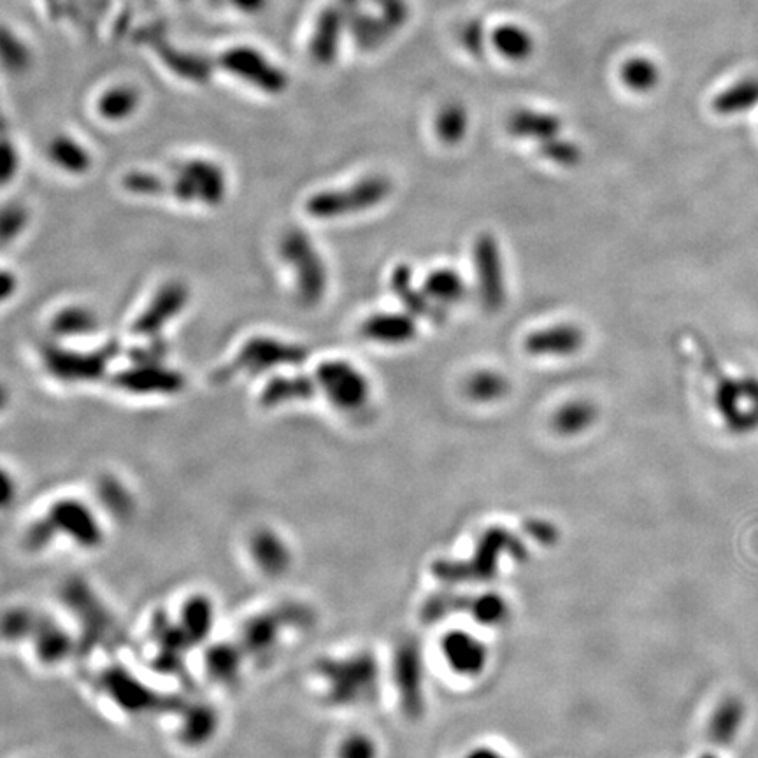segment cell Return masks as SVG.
Masks as SVG:
<instances>
[{"label":"cell","mask_w":758,"mask_h":758,"mask_svg":"<svg viewBox=\"0 0 758 758\" xmlns=\"http://www.w3.org/2000/svg\"><path fill=\"white\" fill-rule=\"evenodd\" d=\"M111 348L104 350L76 351L50 346L44 350V364L53 378L65 383H86L101 378L108 369Z\"/></svg>","instance_id":"obj_10"},{"label":"cell","mask_w":758,"mask_h":758,"mask_svg":"<svg viewBox=\"0 0 758 758\" xmlns=\"http://www.w3.org/2000/svg\"><path fill=\"white\" fill-rule=\"evenodd\" d=\"M443 651L448 664L462 676H476L487 664V650L467 632L455 630L444 637Z\"/></svg>","instance_id":"obj_19"},{"label":"cell","mask_w":758,"mask_h":758,"mask_svg":"<svg viewBox=\"0 0 758 758\" xmlns=\"http://www.w3.org/2000/svg\"><path fill=\"white\" fill-rule=\"evenodd\" d=\"M492 50L506 62L525 64L536 53L534 32L518 22H502L490 30Z\"/></svg>","instance_id":"obj_18"},{"label":"cell","mask_w":758,"mask_h":758,"mask_svg":"<svg viewBox=\"0 0 758 758\" xmlns=\"http://www.w3.org/2000/svg\"><path fill=\"white\" fill-rule=\"evenodd\" d=\"M97 316L90 309L72 306L60 311L53 320V332L62 337H79L92 334L97 329Z\"/></svg>","instance_id":"obj_31"},{"label":"cell","mask_w":758,"mask_h":758,"mask_svg":"<svg viewBox=\"0 0 758 758\" xmlns=\"http://www.w3.org/2000/svg\"><path fill=\"white\" fill-rule=\"evenodd\" d=\"M597 420V408L590 401L576 399L565 402L553 416V427L564 436H574L590 429Z\"/></svg>","instance_id":"obj_27"},{"label":"cell","mask_w":758,"mask_h":758,"mask_svg":"<svg viewBox=\"0 0 758 758\" xmlns=\"http://www.w3.org/2000/svg\"><path fill=\"white\" fill-rule=\"evenodd\" d=\"M227 186L225 171L206 158L181 162L167 178V194L186 204L218 206L227 197Z\"/></svg>","instance_id":"obj_5"},{"label":"cell","mask_w":758,"mask_h":758,"mask_svg":"<svg viewBox=\"0 0 758 758\" xmlns=\"http://www.w3.org/2000/svg\"><path fill=\"white\" fill-rule=\"evenodd\" d=\"M467 758H504L502 755H499L497 751L494 750H487V748H481V750H476L474 753H471L469 757Z\"/></svg>","instance_id":"obj_40"},{"label":"cell","mask_w":758,"mask_h":758,"mask_svg":"<svg viewBox=\"0 0 758 758\" xmlns=\"http://www.w3.org/2000/svg\"><path fill=\"white\" fill-rule=\"evenodd\" d=\"M50 158L58 169L69 174H85L92 164V158L85 146L72 137H57L51 143Z\"/></svg>","instance_id":"obj_29"},{"label":"cell","mask_w":758,"mask_h":758,"mask_svg":"<svg viewBox=\"0 0 758 758\" xmlns=\"http://www.w3.org/2000/svg\"><path fill=\"white\" fill-rule=\"evenodd\" d=\"M390 288H392L395 297L401 301L404 309L411 315L432 318V320L441 318L439 316L441 309L436 308L430 302L422 287H415V278H413V271L409 265H397L395 267L392 276H390Z\"/></svg>","instance_id":"obj_22"},{"label":"cell","mask_w":758,"mask_h":758,"mask_svg":"<svg viewBox=\"0 0 758 758\" xmlns=\"http://www.w3.org/2000/svg\"><path fill=\"white\" fill-rule=\"evenodd\" d=\"M399 676H401V690L406 701H413L418 697V685H420V667H418V658H416L413 648H406L402 651L401 666H399Z\"/></svg>","instance_id":"obj_36"},{"label":"cell","mask_w":758,"mask_h":758,"mask_svg":"<svg viewBox=\"0 0 758 758\" xmlns=\"http://www.w3.org/2000/svg\"><path fill=\"white\" fill-rule=\"evenodd\" d=\"M316 385L327 401L344 413L364 409L371 399V383L357 365L343 358H332L318 365Z\"/></svg>","instance_id":"obj_7"},{"label":"cell","mask_w":758,"mask_h":758,"mask_svg":"<svg viewBox=\"0 0 758 758\" xmlns=\"http://www.w3.org/2000/svg\"><path fill=\"white\" fill-rule=\"evenodd\" d=\"M279 253L294 274L295 292L304 306H318L329 287L327 265L308 234L288 230L281 237Z\"/></svg>","instance_id":"obj_4"},{"label":"cell","mask_w":758,"mask_h":758,"mask_svg":"<svg viewBox=\"0 0 758 758\" xmlns=\"http://www.w3.org/2000/svg\"><path fill=\"white\" fill-rule=\"evenodd\" d=\"M308 353L299 344L281 341L278 337L257 336L241 346L236 358L227 367H223L218 379L234 378L236 374L258 376L265 372L294 367L306 360Z\"/></svg>","instance_id":"obj_6"},{"label":"cell","mask_w":758,"mask_h":758,"mask_svg":"<svg viewBox=\"0 0 758 758\" xmlns=\"http://www.w3.org/2000/svg\"><path fill=\"white\" fill-rule=\"evenodd\" d=\"M460 43L467 53H471L472 57H485L488 48H492L490 46V30H487L485 23L481 20H471L462 27Z\"/></svg>","instance_id":"obj_35"},{"label":"cell","mask_w":758,"mask_h":758,"mask_svg":"<svg viewBox=\"0 0 758 758\" xmlns=\"http://www.w3.org/2000/svg\"><path fill=\"white\" fill-rule=\"evenodd\" d=\"M218 720L220 718L215 709L204 704H197L185 716H179L176 737L179 743L185 744L188 748H201L208 743L209 739L213 741L218 730Z\"/></svg>","instance_id":"obj_23"},{"label":"cell","mask_w":758,"mask_h":758,"mask_svg":"<svg viewBox=\"0 0 758 758\" xmlns=\"http://www.w3.org/2000/svg\"><path fill=\"white\" fill-rule=\"evenodd\" d=\"M722 381L715 388V404L718 413L722 415L725 423L732 430H746L751 425L750 411L746 406L751 404L757 397L758 385L755 381L746 378H720Z\"/></svg>","instance_id":"obj_14"},{"label":"cell","mask_w":758,"mask_h":758,"mask_svg":"<svg viewBox=\"0 0 758 758\" xmlns=\"http://www.w3.org/2000/svg\"><path fill=\"white\" fill-rule=\"evenodd\" d=\"M379 748L376 741L364 732L344 734L336 743L334 758H378Z\"/></svg>","instance_id":"obj_34"},{"label":"cell","mask_w":758,"mask_h":758,"mask_svg":"<svg viewBox=\"0 0 758 758\" xmlns=\"http://www.w3.org/2000/svg\"><path fill=\"white\" fill-rule=\"evenodd\" d=\"M311 678L320 701L330 708H355L378 690V664L369 653L329 655L316 660Z\"/></svg>","instance_id":"obj_2"},{"label":"cell","mask_w":758,"mask_h":758,"mask_svg":"<svg viewBox=\"0 0 758 758\" xmlns=\"http://www.w3.org/2000/svg\"><path fill=\"white\" fill-rule=\"evenodd\" d=\"M701 758H718V757H715V755H704V757H701Z\"/></svg>","instance_id":"obj_41"},{"label":"cell","mask_w":758,"mask_h":758,"mask_svg":"<svg viewBox=\"0 0 758 758\" xmlns=\"http://www.w3.org/2000/svg\"><path fill=\"white\" fill-rule=\"evenodd\" d=\"M537 151L544 160H548L551 164L560 165V167H574V165L580 164L581 158H583L580 144L573 143V141L562 136L539 144Z\"/></svg>","instance_id":"obj_32"},{"label":"cell","mask_w":758,"mask_h":758,"mask_svg":"<svg viewBox=\"0 0 758 758\" xmlns=\"http://www.w3.org/2000/svg\"><path fill=\"white\" fill-rule=\"evenodd\" d=\"M106 523L101 509L78 497L51 502L43 515L27 529L30 548L46 550L50 544L69 543L72 550L97 551L106 543Z\"/></svg>","instance_id":"obj_1"},{"label":"cell","mask_w":758,"mask_h":758,"mask_svg":"<svg viewBox=\"0 0 758 758\" xmlns=\"http://www.w3.org/2000/svg\"><path fill=\"white\" fill-rule=\"evenodd\" d=\"M422 288L430 302L439 309L455 306L464 301L467 294L464 278L450 267L429 272L427 278L423 279Z\"/></svg>","instance_id":"obj_25"},{"label":"cell","mask_w":758,"mask_h":758,"mask_svg":"<svg viewBox=\"0 0 758 758\" xmlns=\"http://www.w3.org/2000/svg\"><path fill=\"white\" fill-rule=\"evenodd\" d=\"M509 392V381L504 374L490 369L474 372L465 383V394L480 404H490L504 399Z\"/></svg>","instance_id":"obj_28"},{"label":"cell","mask_w":758,"mask_h":758,"mask_svg":"<svg viewBox=\"0 0 758 758\" xmlns=\"http://www.w3.org/2000/svg\"><path fill=\"white\" fill-rule=\"evenodd\" d=\"M472 264L483 308L487 309L488 313L501 311L506 304L508 287L501 246L494 234L483 232L476 237L472 246Z\"/></svg>","instance_id":"obj_9"},{"label":"cell","mask_w":758,"mask_h":758,"mask_svg":"<svg viewBox=\"0 0 758 758\" xmlns=\"http://www.w3.org/2000/svg\"><path fill=\"white\" fill-rule=\"evenodd\" d=\"M585 344V332L573 323H558L532 332L523 348L534 357L564 358L576 355Z\"/></svg>","instance_id":"obj_15"},{"label":"cell","mask_w":758,"mask_h":758,"mask_svg":"<svg viewBox=\"0 0 758 758\" xmlns=\"http://www.w3.org/2000/svg\"><path fill=\"white\" fill-rule=\"evenodd\" d=\"M618 78L623 88L636 95H650L662 83V65L655 58L636 53L625 58L620 64Z\"/></svg>","instance_id":"obj_21"},{"label":"cell","mask_w":758,"mask_h":758,"mask_svg":"<svg viewBox=\"0 0 758 758\" xmlns=\"http://www.w3.org/2000/svg\"><path fill=\"white\" fill-rule=\"evenodd\" d=\"M758 106V76H746L737 79L732 85L716 93L711 102L715 115L739 116L746 115Z\"/></svg>","instance_id":"obj_24"},{"label":"cell","mask_w":758,"mask_h":758,"mask_svg":"<svg viewBox=\"0 0 758 758\" xmlns=\"http://www.w3.org/2000/svg\"><path fill=\"white\" fill-rule=\"evenodd\" d=\"M244 555L253 571L264 580H283L295 565V548L290 539L269 525L248 532Z\"/></svg>","instance_id":"obj_8"},{"label":"cell","mask_w":758,"mask_h":758,"mask_svg":"<svg viewBox=\"0 0 758 758\" xmlns=\"http://www.w3.org/2000/svg\"><path fill=\"white\" fill-rule=\"evenodd\" d=\"M115 385L129 394L174 395L183 390L185 379L179 372L162 365V362H132L129 369H123L116 374Z\"/></svg>","instance_id":"obj_11"},{"label":"cell","mask_w":758,"mask_h":758,"mask_svg":"<svg viewBox=\"0 0 758 758\" xmlns=\"http://www.w3.org/2000/svg\"><path fill=\"white\" fill-rule=\"evenodd\" d=\"M508 615V608L502 601L499 595H483L481 599L474 604V616L476 620L487 623V625H495V623H501Z\"/></svg>","instance_id":"obj_37"},{"label":"cell","mask_w":758,"mask_h":758,"mask_svg":"<svg viewBox=\"0 0 758 758\" xmlns=\"http://www.w3.org/2000/svg\"><path fill=\"white\" fill-rule=\"evenodd\" d=\"M416 334H418L416 316L408 311L374 313L360 325V336L371 343L385 344V346L411 343Z\"/></svg>","instance_id":"obj_16"},{"label":"cell","mask_w":758,"mask_h":758,"mask_svg":"<svg viewBox=\"0 0 758 758\" xmlns=\"http://www.w3.org/2000/svg\"><path fill=\"white\" fill-rule=\"evenodd\" d=\"M434 129L441 143L446 146H458L464 143L465 137L469 134L471 115L462 102H446L443 108L437 111Z\"/></svg>","instance_id":"obj_26"},{"label":"cell","mask_w":758,"mask_h":758,"mask_svg":"<svg viewBox=\"0 0 758 758\" xmlns=\"http://www.w3.org/2000/svg\"><path fill=\"white\" fill-rule=\"evenodd\" d=\"M137 108L136 93L129 88H116L106 93L99 104V111L104 118L120 122L125 120L130 113H134Z\"/></svg>","instance_id":"obj_33"},{"label":"cell","mask_w":758,"mask_h":758,"mask_svg":"<svg viewBox=\"0 0 758 758\" xmlns=\"http://www.w3.org/2000/svg\"><path fill=\"white\" fill-rule=\"evenodd\" d=\"M188 290L183 283L171 281L158 290L143 313L137 316L132 332L141 337H155L185 309Z\"/></svg>","instance_id":"obj_13"},{"label":"cell","mask_w":758,"mask_h":758,"mask_svg":"<svg viewBox=\"0 0 758 758\" xmlns=\"http://www.w3.org/2000/svg\"><path fill=\"white\" fill-rule=\"evenodd\" d=\"M4 151H6V155H4V162H2V169H4V172H2V178L8 183L9 176L18 169V165H16L18 157H16V153L9 151L8 144H6V150Z\"/></svg>","instance_id":"obj_39"},{"label":"cell","mask_w":758,"mask_h":758,"mask_svg":"<svg viewBox=\"0 0 758 758\" xmlns=\"http://www.w3.org/2000/svg\"><path fill=\"white\" fill-rule=\"evenodd\" d=\"M316 390L318 385L315 378H309L306 374H281L265 383L260 394V404L272 409L292 402L309 401L315 397Z\"/></svg>","instance_id":"obj_20"},{"label":"cell","mask_w":758,"mask_h":758,"mask_svg":"<svg viewBox=\"0 0 758 758\" xmlns=\"http://www.w3.org/2000/svg\"><path fill=\"white\" fill-rule=\"evenodd\" d=\"M25 227V211L20 208H6L2 215V237L8 243Z\"/></svg>","instance_id":"obj_38"},{"label":"cell","mask_w":758,"mask_h":758,"mask_svg":"<svg viewBox=\"0 0 758 758\" xmlns=\"http://www.w3.org/2000/svg\"><path fill=\"white\" fill-rule=\"evenodd\" d=\"M564 120L550 111L520 108L513 111L508 118V132L520 141H532L539 144L562 136Z\"/></svg>","instance_id":"obj_17"},{"label":"cell","mask_w":758,"mask_h":758,"mask_svg":"<svg viewBox=\"0 0 758 758\" xmlns=\"http://www.w3.org/2000/svg\"><path fill=\"white\" fill-rule=\"evenodd\" d=\"M743 715L744 709L741 702L734 699L723 702L711 718L709 734L713 737V741L718 744H729L739 734V729L743 725Z\"/></svg>","instance_id":"obj_30"},{"label":"cell","mask_w":758,"mask_h":758,"mask_svg":"<svg viewBox=\"0 0 758 758\" xmlns=\"http://www.w3.org/2000/svg\"><path fill=\"white\" fill-rule=\"evenodd\" d=\"M172 625L188 648H197L208 643L213 636L216 625V606L213 599L206 594L186 595L179 602L176 615L172 616Z\"/></svg>","instance_id":"obj_12"},{"label":"cell","mask_w":758,"mask_h":758,"mask_svg":"<svg viewBox=\"0 0 758 758\" xmlns=\"http://www.w3.org/2000/svg\"><path fill=\"white\" fill-rule=\"evenodd\" d=\"M392 188V181L387 176L371 174L344 188L316 192L306 201V213L316 220L362 215L387 201Z\"/></svg>","instance_id":"obj_3"}]
</instances>
